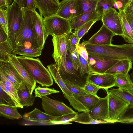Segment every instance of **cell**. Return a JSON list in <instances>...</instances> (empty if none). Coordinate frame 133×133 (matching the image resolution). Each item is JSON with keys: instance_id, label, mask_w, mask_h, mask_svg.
I'll use <instances>...</instances> for the list:
<instances>
[{"instance_id": "40", "label": "cell", "mask_w": 133, "mask_h": 133, "mask_svg": "<svg viewBox=\"0 0 133 133\" xmlns=\"http://www.w3.org/2000/svg\"><path fill=\"white\" fill-rule=\"evenodd\" d=\"M0 27L6 34L9 35L7 14L6 9L0 8Z\"/></svg>"}, {"instance_id": "8", "label": "cell", "mask_w": 133, "mask_h": 133, "mask_svg": "<svg viewBox=\"0 0 133 133\" xmlns=\"http://www.w3.org/2000/svg\"><path fill=\"white\" fill-rule=\"evenodd\" d=\"M52 56L54 60L58 71L63 80L66 79L74 82H81L83 76H81L79 70H77L73 66L69 57V54L64 62L57 55L52 54Z\"/></svg>"}, {"instance_id": "39", "label": "cell", "mask_w": 133, "mask_h": 133, "mask_svg": "<svg viewBox=\"0 0 133 133\" xmlns=\"http://www.w3.org/2000/svg\"><path fill=\"white\" fill-rule=\"evenodd\" d=\"M59 91L54 88L41 87L38 86L35 89V96L41 98L43 97L53 94L58 93Z\"/></svg>"}, {"instance_id": "14", "label": "cell", "mask_w": 133, "mask_h": 133, "mask_svg": "<svg viewBox=\"0 0 133 133\" xmlns=\"http://www.w3.org/2000/svg\"><path fill=\"white\" fill-rule=\"evenodd\" d=\"M32 21L34 34L39 48L43 49L48 36L44 28L43 17L36 11H32Z\"/></svg>"}, {"instance_id": "25", "label": "cell", "mask_w": 133, "mask_h": 133, "mask_svg": "<svg viewBox=\"0 0 133 133\" xmlns=\"http://www.w3.org/2000/svg\"><path fill=\"white\" fill-rule=\"evenodd\" d=\"M42 49L31 47L17 45L12 52V54L30 57H35L41 55Z\"/></svg>"}, {"instance_id": "49", "label": "cell", "mask_w": 133, "mask_h": 133, "mask_svg": "<svg viewBox=\"0 0 133 133\" xmlns=\"http://www.w3.org/2000/svg\"><path fill=\"white\" fill-rule=\"evenodd\" d=\"M26 8L32 11H36L37 8L34 0H26Z\"/></svg>"}, {"instance_id": "16", "label": "cell", "mask_w": 133, "mask_h": 133, "mask_svg": "<svg viewBox=\"0 0 133 133\" xmlns=\"http://www.w3.org/2000/svg\"><path fill=\"white\" fill-rule=\"evenodd\" d=\"M86 81L92 83L105 90L115 87V78L114 75L109 74H97L90 73Z\"/></svg>"}, {"instance_id": "21", "label": "cell", "mask_w": 133, "mask_h": 133, "mask_svg": "<svg viewBox=\"0 0 133 133\" xmlns=\"http://www.w3.org/2000/svg\"><path fill=\"white\" fill-rule=\"evenodd\" d=\"M40 15L44 17L55 15L58 9L59 3L55 0H34Z\"/></svg>"}, {"instance_id": "51", "label": "cell", "mask_w": 133, "mask_h": 133, "mask_svg": "<svg viewBox=\"0 0 133 133\" xmlns=\"http://www.w3.org/2000/svg\"><path fill=\"white\" fill-rule=\"evenodd\" d=\"M8 36L1 27H0V43L6 41L7 39Z\"/></svg>"}, {"instance_id": "3", "label": "cell", "mask_w": 133, "mask_h": 133, "mask_svg": "<svg viewBox=\"0 0 133 133\" xmlns=\"http://www.w3.org/2000/svg\"><path fill=\"white\" fill-rule=\"evenodd\" d=\"M21 8L23 17L16 36V45L26 46V44H29L30 47L40 49L34 34L32 21V11L26 8Z\"/></svg>"}, {"instance_id": "36", "label": "cell", "mask_w": 133, "mask_h": 133, "mask_svg": "<svg viewBox=\"0 0 133 133\" xmlns=\"http://www.w3.org/2000/svg\"><path fill=\"white\" fill-rule=\"evenodd\" d=\"M115 3L114 0H98L95 10L102 16L106 11L113 7Z\"/></svg>"}, {"instance_id": "53", "label": "cell", "mask_w": 133, "mask_h": 133, "mask_svg": "<svg viewBox=\"0 0 133 133\" xmlns=\"http://www.w3.org/2000/svg\"><path fill=\"white\" fill-rule=\"evenodd\" d=\"M114 1L115 2L119 1L122 2L123 4L124 9L131 2V0H114Z\"/></svg>"}, {"instance_id": "34", "label": "cell", "mask_w": 133, "mask_h": 133, "mask_svg": "<svg viewBox=\"0 0 133 133\" xmlns=\"http://www.w3.org/2000/svg\"><path fill=\"white\" fill-rule=\"evenodd\" d=\"M78 4L79 11L78 15L95 10L98 0H76Z\"/></svg>"}, {"instance_id": "6", "label": "cell", "mask_w": 133, "mask_h": 133, "mask_svg": "<svg viewBox=\"0 0 133 133\" xmlns=\"http://www.w3.org/2000/svg\"><path fill=\"white\" fill-rule=\"evenodd\" d=\"M47 67L55 82L59 86L64 97L68 100L70 105L79 112L88 111L75 98L74 95L67 87L61 76L55 64L48 65Z\"/></svg>"}, {"instance_id": "29", "label": "cell", "mask_w": 133, "mask_h": 133, "mask_svg": "<svg viewBox=\"0 0 133 133\" xmlns=\"http://www.w3.org/2000/svg\"><path fill=\"white\" fill-rule=\"evenodd\" d=\"M115 78V87L126 90H130L133 83L128 74H120L114 75Z\"/></svg>"}, {"instance_id": "35", "label": "cell", "mask_w": 133, "mask_h": 133, "mask_svg": "<svg viewBox=\"0 0 133 133\" xmlns=\"http://www.w3.org/2000/svg\"><path fill=\"white\" fill-rule=\"evenodd\" d=\"M0 87L11 97L18 108H23V106L21 104L18 97L17 89L7 86L4 83L0 81Z\"/></svg>"}, {"instance_id": "30", "label": "cell", "mask_w": 133, "mask_h": 133, "mask_svg": "<svg viewBox=\"0 0 133 133\" xmlns=\"http://www.w3.org/2000/svg\"><path fill=\"white\" fill-rule=\"evenodd\" d=\"M74 95L75 98L84 106L88 111L90 110L98 102L100 98L91 94Z\"/></svg>"}, {"instance_id": "18", "label": "cell", "mask_w": 133, "mask_h": 133, "mask_svg": "<svg viewBox=\"0 0 133 133\" xmlns=\"http://www.w3.org/2000/svg\"><path fill=\"white\" fill-rule=\"evenodd\" d=\"M89 112L94 119L105 120L111 123L108 118V95L104 98L100 97L99 101Z\"/></svg>"}, {"instance_id": "7", "label": "cell", "mask_w": 133, "mask_h": 133, "mask_svg": "<svg viewBox=\"0 0 133 133\" xmlns=\"http://www.w3.org/2000/svg\"><path fill=\"white\" fill-rule=\"evenodd\" d=\"M108 96V115L111 123L117 122L129 107V103L108 90H105Z\"/></svg>"}, {"instance_id": "56", "label": "cell", "mask_w": 133, "mask_h": 133, "mask_svg": "<svg viewBox=\"0 0 133 133\" xmlns=\"http://www.w3.org/2000/svg\"><path fill=\"white\" fill-rule=\"evenodd\" d=\"M55 1H56V2H57L59 3V0H55Z\"/></svg>"}, {"instance_id": "11", "label": "cell", "mask_w": 133, "mask_h": 133, "mask_svg": "<svg viewBox=\"0 0 133 133\" xmlns=\"http://www.w3.org/2000/svg\"><path fill=\"white\" fill-rule=\"evenodd\" d=\"M119 61L104 59L95 55L88 54V61L90 68L89 73H105Z\"/></svg>"}, {"instance_id": "33", "label": "cell", "mask_w": 133, "mask_h": 133, "mask_svg": "<svg viewBox=\"0 0 133 133\" xmlns=\"http://www.w3.org/2000/svg\"><path fill=\"white\" fill-rule=\"evenodd\" d=\"M78 114L76 112L55 117L50 122V125L72 124L71 121L76 118Z\"/></svg>"}, {"instance_id": "13", "label": "cell", "mask_w": 133, "mask_h": 133, "mask_svg": "<svg viewBox=\"0 0 133 133\" xmlns=\"http://www.w3.org/2000/svg\"><path fill=\"white\" fill-rule=\"evenodd\" d=\"M79 11L76 0H62L55 15L70 20L78 15Z\"/></svg>"}, {"instance_id": "15", "label": "cell", "mask_w": 133, "mask_h": 133, "mask_svg": "<svg viewBox=\"0 0 133 133\" xmlns=\"http://www.w3.org/2000/svg\"><path fill=\"white\" fill-rule=\"evenodd\" d=\"M115 35L103 24L99 30L88 41L86 44L97 45H109L112 44V38Z\"/></svg>"}, {"instance_id": "38", "label": "cell", "mask_w": 133, "mask_h": 133, "mask_svg": "<svg viewBox=\"0 0 133 133\" xmlns=\"http://www.w3.org/2000/svg\"><path fill=\"white\" fill-rule=\"evenodd\" d=\"M117 122L122 124H133V106H129L121 117Z\"/></svg>"}, {"instance_id": "1", "label": "cell", "mask_w": 133, "mask_h": 133, "mask_svg": "<svg viewBox=\"0 0 133 133\" xmlns=\"http://www.w3.org/2000/svg\"><path fill=\"white\" fill-rule=\"evenodd\" d=\"M86 47L89 54L106 59L128 60L133 63V44L97 45L87 44Z\"/></svg>"}, {"instance_id": "27", "label": "cell", "mask_w": 133, "mask_h": 133, "mask_svg": "<svg viewBox=\"0 0 133 133\" xmlns=\"http://www.w3.org/2000/svg\"><path fill=\"white\" fill-rule=\"evenodd\" d=\"M16 106L0 104V116L9 119H19L22 116L19 113Z\"/></svg>"}, {"instance_id": "46", "label": "cell", "mask_w": 133, "mask_h": 133, "mask_svg": "<svg viewBox=\"0 0 133 133\" xmlns=\"http://www.w3.org/2000/svg\"><path fill=\"white\" fill-rule=\"evenodd\" d=\"M123 11L126 19L133 31V11L128 5L124 8Z\"/></svg>"}, {"instance_id": "5", "label": "cell", "mask_w": 133, "mask_h": 133, "mask_svg": "<svg viewBox=\"0 0 133 133\" xmlns=\"http://www.w3.org/2000/svg\"><path fill=\"white\" fill-rule=\"evenodd\" d=\"M43 22L48 37L68 34L72 32L70 20L56 15L44 17Z\"/></svg>"}, {"instance_id": "44", "label": "cell", "mask_w": 133, "mask_h": 133, "mask_svg": "<svg viewBox=\"0 0 133 133\" xmlns=\"http://www.w3.org/2000/svg\"><path fill=\"white\" fill-rule=\"evenodd\" d=\"M68 54L69 58L73 66L76 69L79 70V62L77 48L73 51L69 52Z\"/></svg>"}, {"instance_id": "22", "label": "cell", "mask_w": 133, "mask_h": 133, "mask_svg": "<svg viewBox=\"0 0 133 133\" xmlns=\"http://www.w3.org/2000/svg\"><path fill=\"white\" fill-rule=\"evenodd\" d=\"M55 117L47 114L36 108L30 112L25 113L22 116V118L26 121L47 125H49L50 122Z\"/></svg>"}, {"instance_id": "55", "label": "cell", "mask_w": 133, "mask_h": 133, "mask_svg": "<svg viewBox=\"0 0 133 133\" xmlns=\"http://www.w3.org/2000/svg\"><path fill=\"white\" fill-rule=\"evenodd\" d=\"M129 91H130L132 93H133V86L132 87V88Z\"/></svg>"}, {"instance_id": "32", "label": "cell", "mask_w": 133, "mask_h": 133, "mask_svg": "<svg viewBox=\"0 0 133 133\" xmlns=\"http://www.w3.org/2000/svg\"><path fill=\"white\" fill-rule=\"evenodd\" d=\"M109 91L129 103V106H133V93L129 90L118 88L111 89Z\"/></svg>"}, {"instance_id": "19", "label": "cell", "mask_w": 133, "mask_h": 133, "mask_svg": "<svg viewBox=\"0 0 133 133\" xmlns=\"http://www.w3.org/2000/svg\"><path fill=\"white\" fill-rule=\"evenodd\" d=\"M101 15L95 10L79 15L70 20L71 29L76 30L89 21L101 20Z\"/></svg>"}, {"instance_id": "52", "label": "cell", "mask_w": 133, "mask_h": 133, "mask_svg": "<svg viewBox=\"0 0 133 133\" xmlns=\"http://www.w3.org/2000/svg\"><path fill=\"white\" fill-rule=\"evenodd\" d=\"M14 1L21 8H26V0H14Z\"/></svg>"}, {"instance_id": "23", "label": "cell", "mask_w": 133, "mask_h": 133, "mask_svg": "<svg viewBox=\"0 0 133 133\" xmlns=\"http://www.w3.org/2000/svg\"><path fill=\"white\" fill-rule=\"evenodd\" d=\"M17 92L20 103L23 106L29 107L34 104L36 97L30 94L24 83L17 89Z\"/></svg>"}, {"instance_id": "41", "label": "cell", "mask_w": 133, "mask_h": 133, "mask_svg": "<svg viewBox=\"0 0 133 133\" xmlns=\"http://www.w3.org/2000/svg\"><path fill=\"white\" fill-rule=\"evenodd\" d=\"M96 21H89L82 25L77 30H75L76 33L79 40L83 36L87 33L92 26Z\"/></svg>"}, {"instance_id": "28", "label": "cell", "mask_w": 133, "mask_h": 133, "mask_svg": "<svg viewBox=\"0 0 133 133\" xmlns=\"http://www.w3.org/2000/svg\"><path fill=\"white\" fill-rule=\"evenodd\" d=\"M72 122L85 124L109 123L107 121L94 119L90 116L89 111H83L78 114L76 118L71 121V122Z\"/></svg>"}, {"instance_id": "26", "label": "cell", "mask_w": 133, "mask_h": 133, "mask_svg": "<svg viewBox=\"0 0 133 133\" xmlns=\"http://www.w3.org/2000/svg\"><path fill=\"white\" fill-rule=\"evenodd\" d=\"M118 12L123 33L121 36L125 42L133 44V31L126 19L123 10H120Z\"/></svg>"}, {"instance_id": "45", "label": "cell", "mask_w": 133, "mask_h": 133, "mask_svg": "<svg viewBox=\"0 0 133 133\" xmlns=\"http://www.w3.org/2000/svg\"><path fill=\"white\" fill-rule=\"evenodd\" d=\"M83 88L86 91L96 96H98L97 95L98 91L101 89V88L97 85L87 81Z\"/></svg>"}, {"instance_id": "31", "label": "cell", "mask_w": 133, "mask_h": 133, "mask_svg": "<svg viewBox=\"0 0 133 133\" xmlns=\"http://www.w3.org/2000/svg\"><path fill=\"white\" fill-rule=\"evenodd\" d=\"M14 50L12 43L8 36L5 41L0 43V61H9V55Z\"/></svg>"}, {"instance_id": "42", "label": "cell", "mask_w": 133, "mask_h": 133, "mask_svg": "<svg viewBox=\"0 0 133 133\" xmlns=\"http://www.w3.org/2000/svg\"><path fill=\"white\" fill-rule=\"evenodd\" d=\"M0 87V104L16 107L10 96Z\"/></svg>"}, {"instance_id": "57", "label": "cell", "mask_w": 133, "mask_h": 133, "mask_svg": "<svg viewBox=\"0 0 133 133\" xmlns=\"http://www.w3.org/2000/svg\"><path fill=\"white\" fill-rule=\"evenodd\" d=\"M131 0V1H133V0Z\"/></svg>"}, {"instance_id": "54", "label": "cell", "mask_w": 133, "mask_h": 133, "mask_svg": "<svg viewBox=\"0 0 133 133\" xmlns=\"http://www.w3.org/2000/svg\"><path fill=\"white\" fill-rule=\"evenodd\" d=\"M130 75L131 80L133 83V71Z\"/></svg>"}, {"instance_id": "20", "label": "cell", "mask_w": 133, "mask_h": 133, "mask_svg": "<svg viewBox=\"0 0 133 133\" xmlns=\"http://www.w3.org/2000/svg\"><path fill=\"white\" fill-rule=\"evenodd\" d=\"M67 35L65 34L59 36H52L54 48L53 54L58 55L64 62H66V57L68 54L66 43Z\"/></svg>"}, {"instance_id": "48", "label": "cell", "mask_w": 133, "mask_h": 133, "mask_svg": "<svg viewBox=\"0 0 133 133\" xmlns=\"http://www.w3.org/2000/svg\"><path fill=\"white\" fill-rule=\"evenodd\" d=\"M0 81L4 83L7 86L17 89L16 86L7 78L1 70H0Z\"/></svg>"}, {"instance_id": "12", "label": "cell", "mask_w": 133, "mask_h": 133, "mask_svg": "<svg viewBox=\"0 0 133 133\" xmlns=\"http://www.w3.org/2000/svg\"><path fill=\"white\" fill-rule=\"evenodd\" d=\"M9 61L12 64L23 80L30 94H32L36 86V82L33 76L18 60L16 55H9Z\"/></svg>"}, {"instance_id": "37", "label": "cell", "mask_w": 133, "mask_h": 133, "mask_svg": "<svg viewBox=\"0 0 133 133\" xmlns=\"http://www.w3.org/2000/svg\"><path fill=\"white\" fill-rule=\"evenodd\" d=\"M63 80L67 87L74 95H83L90 94L85 90L83 87L74 82L66 79Z\"/></svg>"}, {"instance_id": "43", "label": "cell", "mask_w": 133, "mask_h": 133, "mask_svg": "<svg viewBox=\"0 0 133 133\" xmlns=\"http://www.w3.org/2000/svg\"><path fill=\"white\" fill-rule=\"evenodd\" d=\"M79 72L81 76L85 74H88L90 72V68L88 61L79 54Z\"/></svg>"}, {"instance_id": "50", "label": "cell", "mask_w": 133, "mask_h": 133, "mask_svg": "<svg viewBox=\"0 0 133 133\" xmlns=\"http://www.w3.org/2000/svg\"><path fill=\"white\" fill-rule=\"evenodd\" d=\"M12 2V0H0V8L6 9Z\"/></svg>"}, {"instance_id": "17", "label": "cell", "mask_w": 133, "mask_h": 133, "mask_svg": "<svg viewBox=\"0 0 133 133\" xmlns=\"http://www.w3.org/2000/svg\"><path fill=\"white\" fill-rule=\"evenodd\" d=\"M0 70L16 86L17 89L23 83H24L17 71L9 61H0Z\"/></svg>"}, {"instance_id": "24", "label": "cell", "mask_w": 133, "mask_h": 133, "mask_svg": "<svg viewBox=\"0 0 133 133\" xmlns=\"http://www.w3.org/2000/svg\"><path fill=\"white\" fill-rule=\"evenodd\" d=\"M132 63L130 60H119L115 65L107 70L105 73L113 75L124 74H127L132 68Z\"/></svg>"}, {"instance_id": "9", "label": "cell", "mask_w": 133, "mask_h": 133, "mask_svg": "<svg viewBox=\"0 0 133 133\" xmlns=\"http://www.w3.org/2000/svg\"><path fill=\"white\" fill-rule=\"evenodd\" d=\"M41 98L42 108L44 112L50 115L58 117L76 112L62 102L53 99L47 96Z\"/></svg>"}, {"instance_id": "4", "label": "cell", "mask_w": 133, "mask_h": 133, "mask_svg": "<svg viewBox=\"0 0 133 133\" xmlns=\"http://www.w3.org/2000/svg\"><path fill=\"white\" fill-rule=\"evenodd\" d=\"M6 9L9 31L8 37L14 50L16 46V36L23 19L22 11V8L14 1Z\"/></svg>"}, {"instance_id": "10", "label": "cell", "mask_w": 133, "mask_h": 133, "mask_svg": "<svg viewBox=\"0 0 133 133\" xmlns=\"http://www.w3.org/2000/svg\"><path fill=\"white\" fill-rule=\"evenodd\" d=\"M103 24L116 35L122 36L123 31L119 12L112 8L106 11L102 16Z\"/></svg>"}, {"instance_id": "47", "label": "cell", "mask_w": 133, "mask_h": 133, "mask_svg": "<svg viewBox=\"0 0 133 133\" xmlns=\"http://www.w3.org/2000/svg\"><path fill=\"white\" fill-rule=\"evenodd\" d=\"M77 50L79 54L88 61V54L87 50L86 44L83 41L82 43L78 44Z\"/></svg>"}, {"instance_id": "2", "label": "cell", "mask_w": 133, "mask_h": 133, "mask_svg": "<svg viewBox=\"0 0 133 133\" xmlns=\"http://www.w3.org/2000/svg\"><path fill=\"white\" fill-rule=\"evenodd\" d=\"M22 65L31 75L36 83L42 86L50 87L53 79L48 69L45 67L39 58L16 56Z\"/></svg>"}]
</instances>
